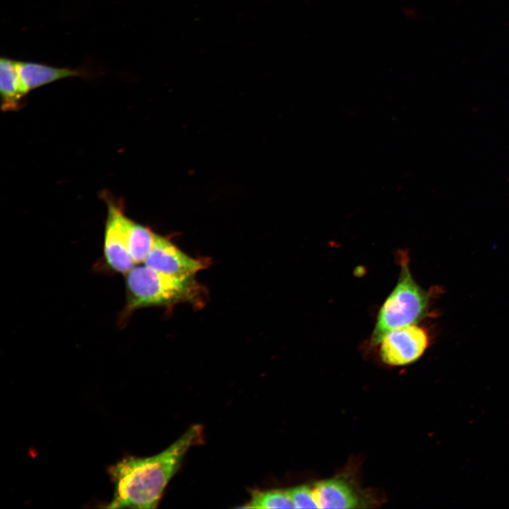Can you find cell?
I'll use <instances>...</instances> for the list:
<instances>
[{
	"mask_svg": "<svg viewBox=\"0 0 509 509\" xmlns=\"http://www.w3.org/2000/svg\"><path fill=\"white\" fill-rule=\"evenodd\" d=\"M203 441L201 425H193L162 452L145 457L129 456L108 468L114 484L108 508H156L188 450Z\"/></svg>",
	"mask_w": 509,
	"mask_h": 509,
	"instance_id": "cell-1",
	"label": "cell"
},
{
	"mask_svg": "<svg viewBox=\"0 0 509 509\" xmlns=\"http://www.w3.org/2000/svg\"><path fill=\"white\" fill-rule=\"evenodd\" d=\"M127 300L120 316L124 323L135 310L146 307H170L190 303L202 307L207 293L194 274L174 275L134 266L126 274Z\"/></svg>",
	"mask_w": 509,
	"mask_h": 509,
	"instance_id": "cell-2",
	"label": "cell"
},
{
	"mask_svg": "<svg viewBox=\"0 0 509 509\" xmlns=\"http://www.w3.org/2000/svg\"><path fill=\"white\" fill-rule=\"evenodd\" d=\"M430 295L414 279L408 264L402 263L395 287L379 310L371 341L379 344L391 331L417 324L427 315Z\"/></svg>",
	"mask_w": 509,
	"mask_h": 509,
	"instance_id": "cell-3",
	"label": "cell"
},
{
	"mask_svg": "<svg viewBox=\"0 0 509 509\" xmlns=\"http://www.w3.org/2000/svg\"><path fill=\"white\" fill-rule=\"evenodd\" d=\"M429 343L424 329L416 324L395 329L380 341L382 361L390 365H404L417 361Z\"/></svg>",
	"mask_w": 509,
	"mask_h": 509,
	"instance_id": "cell-4",
	"label": "cell"
},
{
	"mask_svg": "<svg viewBox=\"0 0 509 509\" xmlns=\"http://www.w3.org/2000/svg\"><path fill=\"white\" fill-rule=\"evenodd\" d=\"M107 216L105 224L103 252L107 266L114 271L126 274L136 264L127 244V228L130 218L120 204L107 201Z\"/></svg>",
	"mask_w": 509,
	"mask_h": 509,
	"instance_id": "cell-5",
	"label": "cell"
},
{
	"mask_svg": "<svg viewBox=\"0 0 509 509\" xmlns=\"http://www.w3.org/2000/svg\"><path fill=\"white\" fill-rule=\"evenodd\" d=\"M148 267L159 272L174 274H195L207 267L209 259L193 258L175 245L168 238L156 235L154 244L144 261Z\"/></svg>",
	"mask_w": 509,
	"mask_h": 509,
	"instance_id": "cell-6",
	"label": "cell"
},
{
	"mask_svg": "<svg viewBox=\"0 0 509 509\" xmlns=\"http://www.w3.org/2000/svg\"><path fill=\"white\" fill-rule=\"evenodd\" d=\"M17 72L25 92L67 77L78 76L80 71L69 68H57L45 64L16 62Z\"/></svg>",
	"mask_w": 509,
	"mask_h": 509,
	"instance_id": "cell-7",
	"label": "cell"
},
{
	"mask_svg": "<svg viewBox=\"0 0 509 509\" xmlns=\"http://www.w3.org/2000/svg\"><path fill=\"white\" fill-rule=\"evenodd\" d=\"M313 490L319 508H355L358 506L356 495L342 480L318 482Z\"/></svg>",
	"mask_w": 509,
	"mask_h": 509,
	"instance_id": "cell-8",
	"label": "cell"
},
{
	"mask_svg": "<svg viewBox=\"0 0 509 509\" xmlns=\"http://www.w3.org/2000/svg\"><path fill=\"white\" fill-rule=\"evenodd\" d=\"M16 62L7 58L0 60L1 108L5 112L18 110L27 94L21 83Z\"/></svg>",
	"mask_w": 509,
	"mask_h": 509,
	"instance_id": "cell-9",
	"label": "cell"
},
{
	"mask_svg": "<svg viewBox=\"0 0 509 509\" xmlns=\"http://www.w3.org/2000/svg\"><path fill=\"white\" fill-rule=\"evenodd\" d=\"M126 235L128 250L135 264L144 262L153 247L156 234L148 227L129 219Z\"/></svg>",
	"mask_w": 509,
	"mask_h": 509,
	"instance_id": "cell-10",
	"label": "cell"
},
{
	"mask_svg": "<svg viewBox=\"0 0 509 509\" xmlns=\"http://www.w3.org/2000/svg\"><path fill=\"white\" fill-rule=\"evenodd\" d=\"M245 508H296L287 490H253Z\"/></svg>",
	"mask_w": 509,
	"mask_h": 509,
	"instance_id": "cell-11",
	"label": "cell"
},
{
	"mask_svg": "<svg viewBox=\"0 0 509 509\" xmlns=\"http://www.w3.org/2000/svg\"><path fill=\"white\" fill-rule=\"evenodd\" d=\"M296 508H319L314 490L308 486H296L287 490Z\"/></svg>",
	"mask_w": 509,
	"mask_h": 509,
	"instance_id": "cell-12",
	"label": "cell"
}]
</instances>
